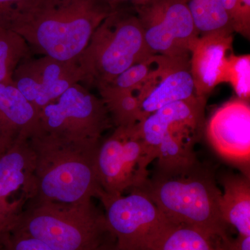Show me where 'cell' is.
Listing matches in <instances>:
<instances>
[{
  "mask_svg": "<svg viewBox=\"0 0 250 250\" xmlns=\"http://www.w3.org/2000/svg\"><path fill=\"white\" fill-rule=\"evenodd\" d=\"M112 11L102 0H22L7 27L22 36L33 55L74 62Z\"/></svg>",
  "mask_w": 250,
  "mask_h": 250,
  "instance_id": "obj_1",
  "label": "cell"
},
{
  "mask_svg": "<svg viewBox=\"0 0 250 250\" xmlns=\"http://www.w3.org/2000/svg\"><path fill=\"white\" fill-rule=\"evenodd\" d=\"M29 139L35 156L37 188L30 202L77 204L98 198L102 189L95 161L100 143L65 142L39 130Z\"/></svg>",
  "mask_w": 250,
  "mask_h": 250,
  "instance_id": "obj_2",
  "label": "cell"
},
{
  "mask_svg": "<svg viewBox=\"0 0 250 250\" xmlns=\"http://www.w3.org/2000/svg\"><path fill=\"white\" fill-rule=\"evenodd\" d=\"M14 229L41 240L52 250H116L104 213L93 200L30 202Z\"/></svg>",
  "mask_w": 250,
  "mask_h": 250,
  "instance_id": "obj_3",
  "label": "cell"
},
{
  "mask_svg": "<svg viewBox=\"0 0 250 250\" xmlns=\"http://www.w3.org/2000/svg\"><path fill=\"white\" fill-rule=\"evenodd\" d=\"M174 223L202 230L215 240L229 236L222 218V192L209 171L198 164L175 174L158 172L139 188Z\"/></svg>",
  "mask_w": 250,
  "mask_h": 250,
  "instance_id": "obj_4",
  "label": "cell"
},
{
  "mask_svg": "<svg viewBox=\"0 0 250 250\" xmlns=\"http://www.w3.org/2000/svg\"><path fill=\"white\" fill-rule=\"evenodd\" d=\"M152 55L137 16L116 9L94 31L77 61L83 84L97 89Z\"/></svg>",
  "mask_w": 250,
  "mask_h": 250,
  "instance_id": "obj_5",
  "label": "cell"
},
{
  "mask_svg": "<svg viewBox=\"0 0 250 250\" xmlns=\"http://www.w3.org/2000/svg\"><path fill=\"white\" fill-rule=\"evenodd\" d=\"M112 127L103 100L82 83L70 87L39 112L38 130L65 142L99 144Z\"/></svg>",
  "mask_w": 250,
  "mask_h": 250,
  "instance_id": "obj_6",
  "label": "cell"
},
{
  "mask_svg": "<svg viewBox=\"0 0 250 250\" xmlns=\"http://www.w3.org/2000/svg\"><path fill=\"white\" fill-rule=\"evenodd\" d=\"M106 223L116 238V250H152L171 222L141 189L128 195L101 192Z\"/></svg>",
  "mask_w": 250,
  "mask_h": 250,
  "instance_id": "obj_7",
  "label": "cell"
},
{
  "mask_svg": "<svg viewBox=\"0 0 250 250\" xmlns=\"http://www.w3.org/2000/svg\"><path fill=\"white\" fill-rule=\"evenodd\" d=\"M135 8L145 41L153 54L190 57L200 35L187 0H148Z\"/></svg>",
  "mask_w": 250,
  "mask_h": 250,
  "instance_id": "obj_8",
  "label": "cell"
},
{
  "mask_svg": "<svg viewBox=\"0 0 250 250\" xmlns=\"http://www.w3.org/2000/svg\"><path fill=\"white\" fill-rule=\"evenodd\" d=\"M114 128L102 139L95 163L102 192L118 196L142 187L147 179V166L136 126Z\"/></svg>",
  "mask_w": 250,
  "mask_h": 250,
  "instance_id": "obj_9",
  "label": "cell"
},
{
  "mask_svg": "<svg viewBox=\"0 0 250 250\" xmlns=\"http://www.w3.org/2000/svg\"><path fill=\"white\" fill-rule=\"evenodd\" d=\"M207 99L194 98L166 105L151 113L136 126L147 166L155 160L162 143L194 148L205 123Z\"/></svg>",
  "mask_w": 250,
  "mask_h": 250,
  "instance_id": "obj_10",
  "label": "cell"
},
{
  "mask_svg": "<svg viewBox=\"0 0 250 250\" xmlns=\"http://www.w3.org/2000/svg\"><path fill=\"white\" fill-rule=\"evenodd\" d=\"M35 156L21 136L0 159V243L36 195Z\"/></svg>",
  "mask_w": 250,
  "mask_h": 250,
  "instance_id": "obj_11",
  "label": "cell"
},
{
  "mask_svg": "<svg viewBox=\"0 0 250 250\" xmlns=\"http://www.w3.org/2000/svg\"><path fill=\"white\" fill-rule=\"evenodd\" d=\"M12 80L39 113L70 87L83 84L84 76L77 61L63 62L48 56H32L18 65Z\"/></svg>",
  "mask_w": 250,
  "mask_h": 250,
  "instance_id": "obj_12",
  "label": "cell"
},
{
  "mask_svg": "<svg viewBox=\"0 0 250 250\" xmlns=\"http://www.w3.org/2000/svg\"><path fill=\"white\" fill-rule=\"evenodd\" d=\"M207 136L219 155L250 173V101L236 97L217 108L207 123Z\"/></svg>",
  "mask_w": 250,
  "mask_h": 250,
  "instance_id": "obj_13",
  "label": "cell"
},
{
  "mask_svg": "<svg viewBox=\"0 0 250 250\" xmlns=\"http://www.w3.org/2000/svg\"><path fill=\"white\" fill-rule=\"evenodd\" d=\"M190 58L161 55L151 75L131 90L139 100L143 121L166 105L196 98Z\"/></svg>",
  "mask_w": 250,
  "mask_h": 250,
  "instance_id": "obj_14",
  "label": "cell"
},
{
  "mask_svg": "<svg viewBox=\"0 0 250 250\" xmlns=\"http://www.w3.org/2000/svg\"><path fill=\"white\" fill-rule=\"evenodd\" d=\"M233 31H220L199 36L190 52V72L197 98H206L225 83L229 53L232 49Z\"/></svg>",
  "mask_w": 250,
  "mask_h": 250,
  "instance_id": "obj_15",
  "label": "cell"
},
{
  "mask_svg": "<svg viewBox=\"0 0 250 250\" xmlns=\"http://www.w3.org/2000/svg\"><path fill=\"white\" fill-rule=\"evenodd\" d=\"M39 113L11 82H0V133L29 138L39 128Z\"/></svg>",
  "mask_w": 250,
  "mask_h": 250,
  "instance_id": "obj_16",
  "label": "cell"
},
{
  "mask_svg": "<svg viewBox=\"0 0 250 250\" xmlns=\"http://www.w3.org/2000/svg\"><path fill=\"white\" fill-rule=\"evenodd\" d=\"M220 201L222 218L238 235L250 236V180L246 174H229L223 179Z\"/></svg>",
  "mask_w": 250,
  "mask_h": 250,
  "instance_id": "obj_17",
  "label": "cell"
},
{
  "mask_svg": "<svg viewBox=\"0 0 250 250\" xmlns=\"http://www.w3.org/2000/svg\"><path fill=\"white\" fill-rule=\"evenodd\" d=\"M216 241L198 229L172 223L152 250H216Z\"/></svg>",
  "mask_w": 250,
  "mask_h": 250,
  "instance_id": "obj_18",
  "label": "cell"
},
{
  "mask_svg": "<svg viewBox=\"0 0 250 250\" xmlns=\"http://www.w3.org/2000/svg\"><path fill=\"white\" fill-rule=\"evenodd\" d=\"M98 92L113 127L133 128L142 122L139 100L132 90H100Z\"/></svg>",
  "mask_w": 250,
  "mask_h": 250,
  "instance_id": "obj_19",
  "label": "cell"
},
{
  "mask_svg": "<svg viewBox=\"0 0 250 250\" xmlns=\"http://www.w3.org/2000/svg\"><path fill=\"white\" fill-rule=\"evenodd\" d=\"M199 35L220 31H233L221 0H187Z\"/></svg>",
  "mask_w": 250,
  "mask_h": 250,
  "instance_id": "obj_20",
  "label": "cell"
},
{
  "mask_svg": "<svg viewBox=\"0 0 250 250\" xmlns=\"http://www.w3.org/2000/svg\"><path fill=\"white\" fill-rule=\"evenodd\" d=\"M32 56L22 36L9 28L0 26V82L13 81L18 65Z\"/></svg>",
  "mask_w": 250,
  "mask_h": 250,
  "instance_id": "obj_21",
  "label": "cell"
},
{
  "mask_svg": "<svg viewBox=\"0 0 250 250\" xmlns=\"http://www.w3.org/2000/svg\"><path fill=\"white\" fill-rule=\"evenodd\" d=\"M160 57V54H154L146 60L134 64L108 84L100 87L97 90L123 91L134 89L143 83L154 71Z\"/></svg>",
  "mask_w": 250,
  "mask_h": 250,
  "instance_id": "obj_22",
  "label": "cell"
},
{
  "mask_svg": "<svg viewBox=\"0 0 250 250\" xmlns=\"http://www.w3.org/2000/svg\"><path fill=\"white\" fill-rule=\"evenodd\" d=\"M225 83L232 85L237 98L250 101V56L229 54Z\"/></svg>",
  "mask_w": 250,
  "mask_h": 250,
  "instance_id": "obj_23",
  "label": "cell"
},
{
  "mask_svg": "<svg viewBox=\"0 0 250 250\" xmlns=\"http://www.w3.org/2000/svg\"><path fill=\"white\" fill-rule=\"evenodd\" d=\"M233 32L250 38V0H221Z\"/></svg>",
  "mask_w": 250,
  "mask_h": 250,
  "instance_id": "obj_24",
  "label": "cell"
},
{
  "mask_svg": "<svg viewBox=\"0 0 250 250\" xmlns=\"http://www.w3.org/2000/svg\"><path fill=\"white\" fill-rule=\"evenodd\" d=\"M1 244L3 250H52L41 240L15 229L3 238Z\"/></svg>",
  "mask_w": 250,
  "mask_h": 250,
  "instance_id": "obj_25",
  "label": "cell"
},
{
  "mask_svg": "<svg viewBox=\"0 0 250 250\" xmlns=\"http://www.w3.org/2000/svg\"><path fill=\"white\" fill-rule=\"evenodd\" d=\"M216 250H250V236H229L216 241Z\"/></svg>",
  "mask_w": 250,
  "mask_h": 250,
  "instance_id": "obj_26",
  "label": "cell"
},
{
  "mask_svg": "<svg viewBox=\"0 0 250 250\" xmlns=\"http://www.w3.org/2000/svg\"><path fill=\"white\" fill-rule=\"evenodd\" d=\"M22 0H0V26L7 27L10 16Z\"/></svg>",
  "mask_w": 250,
  "mask_h": 250,
  "instance_id": "obj_27",
  "label": "cell"
},
{
  "mask_svg": "<svg viewBox=\"0 0 250 250\" xmlns=\"http://www.w3.org/2000/svg\"><path fill=\"white\" fill-rule=\"evenodd\" d=\"M17 139L9 135L0 133V159Z\"/></svg>",
  "mask_w": 250,
  "mask_h": 250,
  "instance_id": "obj_28",
  "label": "cell"
},
{
  "mask_svg": "<svg viewBox=\"0 0 250 250\" xmlns=\"http://www.w3.org/2000/svg\"><path fill=\"white\" fill-rule=\"evenodd\" d=\"M102 1H104L113 10L117 9L118 5L125 1H131L134 6H138V5L144 4L148 0H102Z\"/></svg>",
  "mask_w": 250,
  "mask_h": 250,
  "instance_id": "obj_29",
  "label": "cell"
},
{
  "mask_svg": "<svg viewBox=\"0 0 250 250\" xmlns=\"http://www.w3.org/2000/svg\"><path fill=\"white\" fill-rule=\"evenodd\" d=\"M0 250H3L2 246H1V243H0Z\"/></svg>",
  "mask_w": 250,
  "mask_h": 250,
  "instance_id": "obj_30",
  "label": "cell"
}]
</instances>
